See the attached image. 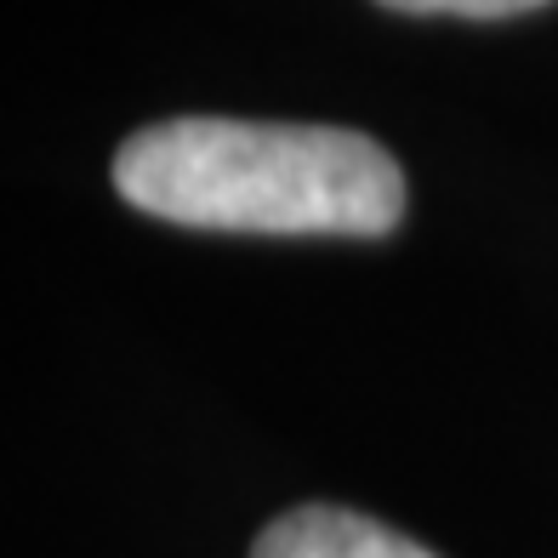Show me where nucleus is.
<instances>
[{
    "instance_id": "nucleus-1",
    "label": "nucleus",
    "mask_w": 558,
    "mask_h": 558,
    "mask_svg": "<svg viewBox=\"0 0 558 558\" xmlns=\"http://www.w3.org/2000/svg\"><path fill=\"white\" fill-rule=\"evenodd\" d=\"M114 189L137 211L234 234H388L404 177L383 143L342 125L268 120H160L125 137Z\"/></svg>"
},
{
    "instance_id": "nucleus-2",
    "label": "nucleus",
    "mask_w": 558,
    "mask_h": 558,
    "mask_svg": "<svg viewBox=\"0 0 558 558\" xmlns=\"http://www.w3.org/2000/svg\"><path fill=\"white\" fill-rule=\"evenodd\" d=\"M251 558H434V553L365 513H348V507H296V513H279L263 530Z\"/></svg>"
},
{
    "instance_id": "nucleus-3",
    "label": "nucleus",
    "mask_w": 558,
    "mask_h": 558,
    "mask_svg": "<svg viewBox=\"0 0 558 558\" xmlns=\"http://www.w3.org/2000/svg\"><path fill=\"white\" fill-rule=\"evenodd\" d=\"M393 12H445V17H513V12H536L547 0H383Z\"/></svg>"
}]
</instances>
